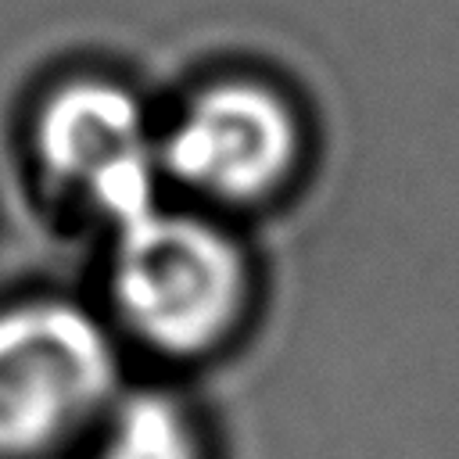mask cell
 <instances>
[{
	"label": "cell",
	"instance_id": "1",
	"mask_svg": "<svg viewBox=\"0 0 459 459\" xmlns=\"http://www.w3.org/2000/svg\"><path fill=\"white\" fill-rule=\"evenodd\" d=\"M118 233L115 298L147 344L201 355L240 323L251 273L226 230L154 208Z\"/></svg>",
	"mask_w": 459,
	"mask_h": 459
},
{
	"label": "cell",
	"instance_id": "2",
	"mask_svg": "<svg viewBox=\"0 0 459 459\" xmlns=\"http://www.w3.org/2000/svg\"><path fill=\"white\" fill-rule=\"evenodd\" d=\"M115 351L97 319L39 301L0 316V459H50L111 405Z\"/></svg>",
	"mask_w": 459,
	"mask_h": 459
},
{
	"label": "cell",
	"instance_id": "3",
	"mask_svg": "<svg viewBox=\"0 0 459 459\" xmlns=\"http://www.w3.org/2000/svg\"><path fill=\"white\" fill-rule=\"evenodd\" d=\"M301 154V115L280 90L255 79L201 90L161 147V161L179 183L226 204L265 201L298 172Z\"/></svg>",
	"mask_w": 459,
	"mask_h": 459
},
{
	"label": "cell",
	"instance_id": "4",
	"mask_svg": "<svg viewBox=\"0 0 459 459\" xmlns=\"http://www.w3.org/2000/svg\"><path fill=\"white\" fill-rule=\"evenodd\" d=\"M43 165L79 186L118 230L154 212V151L140 104L111 82H72L36 126Z\"/></svg>",
	"mask_w": 459,
	"mask_h": 459
},
{
	"label": "cell",
	"instance_id": "5",
	"mask_svg": "<svg viewBox=\"0 0 459 459\" xmlns=\"http://www.w3.org/2000/svg\"><path fill=\"white\" fill-rule=\"evenodd\" d=\"M86 459H208V452L179 402L143 391L108 412Z\"/></svg>",
	"mask_w": 459,
	"mask_h": 459
}]
</instances>
